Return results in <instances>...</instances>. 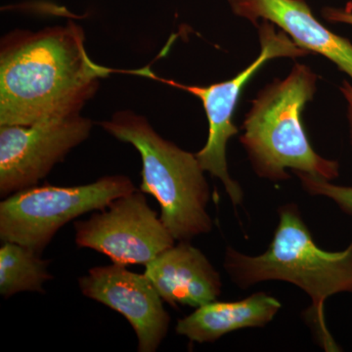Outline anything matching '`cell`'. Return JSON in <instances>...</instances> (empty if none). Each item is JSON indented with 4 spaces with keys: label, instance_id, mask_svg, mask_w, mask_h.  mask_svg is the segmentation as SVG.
<instances>
[{
    "label": "cell",
    "instance_id": "obj_1",
    "mask_svg": "<svg viewBox=\"0 0 352 352\" xmlns=\"http://www.w3.org/2000/svg\"><path fill=\"white\" fill-rule=\"evenodd\" d=\"M115 72L89 57L75 23L9 32L0 43V126L80 113Z\"/></svg>",
    "mask_w": 352,
    "mask_h": 352
},
{
    "label": "cell",
    "instance_id": "obj_2",
    "mask_svg": "<svg viewBox=\"0 0 352 352\" xmlns=\"http://www.w3.org/2000/svg\"><path fill=\"white\" fill-rule=\"evenodd\" d=\"M224 268L239 288L278 280L296 285L311 300L319 337L328 351H338L324 318V305L330 296L352 293V242L340 252L324 251L296 205L279 208V222L272 242L263 254L247 256L227 248Z\"/></svg>",
    "mask_w": 352,
    "mask_h": 352
},
{
    "label": "cell",
    "instance_id": "obj_3",
    "mask_svg": "<svg viewBox=\"0 0 352 352\" xmlns=\"http://www.w3.org/2000/svg\"><path fill=\"white\" fill-rule=\"evenodd\" d=\"M317 82L318 76L309 67L296 64L288 76L266 85L252 100L240 141L259 177L287 180V170L329 182L339 176V163L314 151L302 124Z\"/></svg>",
    "mask_w": 352,
    "mask_h": 352
},
{
    "label": "cell",
    "instance_id": "obj_4",
    "mask_svg": "<svg viewBox=\"0 0 352 352\" xmlns=\"http://www.w3.org/2000/svg\"><path fill=\"white\" fill-rule=\"evenodd\" d=\"M99 124L140 154V190L156 199L160 217L175 241H190L212 231L207 210L210 187L196 154L162 138L145 117L132 111H119Z\"/></svg>",
    "mask_w": 352,
    "mask_h": 352
},
{
    "label": "cell",
    "instance_id": "obj_5",
    "mask_svg": "<svg viewBox=\"0 0 352 352\" xmlns=\"http://www.w3.org/2000/svg\"><path fill=\"white\" fill-rule=\"evenodd\" d=\"M126 175L103 176L78 186H32L0 203V239L18 243L38 254L58 231L80 215L102 210L116 199L136 191Z\"/></svg>",
    "mask_w": 352,
    "mask_h": 352
},
{
    "label": "cell",
    "instance_id": "obj_6",
    "mask_svg": "<svg viewBox=\"0 0 352 352\" xmlns=\"http://www.w3.org/2000/svg\"><path fill=\"white\" fill-rule=\"evenodd\" d=\"M258 30L261 53L258 58L231 80L214 83L208 87L187 85L166 80L155 75L149 68L140 69L139 76H148L170 87L184 90L200 99L208 122V140L196 153L197 159L204 171L219 178L223 184L227 195L234 206L241 205L244 193L239 183L235 182L228 171L226 148L229 139L237 135L239 129L234 124L233 118L245 85L268 61L276 58L305 57L311 54L303 50L283 31H276L275 25L263 20L256 25Z\"/></svg>",
    "mask_w": 352,
    "mask_h": 352
},
{
    "label": "cell",
    "instance_id": "obj_7",
    "mask_svg": "<svg viewBox=\"0 0 352 352\" xmlns=\"http://www.w3.org/2000/svg\"><path fill=\"white\" fill-rule=\"evenodd\" d=\"M94 122L80 113L30 124L0 126V196L36 186L87 140Z\"/></svg>",
    "mask_w": 352,
    "mask_h": 352
},
{
    "label": "cell",
    "instance_id": "obj_8",
    "mask_svg": "<svg viewBox=\"0 0 352 352\" xmlns=\"http://www.w3.org/2000/svg\"><path fill=\"white\" fill-rule=\"evenodd\" d=\"M141 190L116 199L90 219L76 221V244L105 254L113 263L146 265L175 239Z\"/></svg>",
    "mask_w": 352,
    "mask_h": 352
},
{
    "label": "cell",
    "instance_id": "obj_9",
    "mask_svg": "<svg viewBox=\"0 0 352 352\" xmlns=\"http://www.w3.org/2000/svg\"><path fill=\"white\" fill-rule=\"evenodd\" d=\"M82 295L119 312L138 337L139 352H155L168 327L170 314L164 300L145 274L131 272L126 265L97 266L78 279Z\"/></svg>",
    "mask_w": 352,
    "mask_h": 352
},
{
    "label": "cell",
    "instance_id": "obj_10",
    "mask_svg": "<svg viewBox=\"0 0 352 352\" xmlns=\"http://www.w3.org/2000/svg\"><path fill=\"white\" fill-rule=\"evenodd\" d=\"M235 15L251 21H270L303 50L327 58L352 80V43L315 18L305 0H228Z\"/></svg>",
    "mask_w": 352,
    "mask_h": 352
},
{
    "label": "cell",
    "instance_id": "obj_11",
    "mask_svg": "<svg viewBox=\"0 0 352 352\" xmlns=\"http://www.w3.org/2000/svg\"><path fill=\"white\" fill-rule=\"evenodd\" d=\"M144 274L164 302L173 307H200L221 294L219 273L189 241H179L146 264Z\"/></svg>",
    "mask_w": 352,
    "mask_h": 352
},
{
    "label": "cell",
    "instance_id": "obj_12",
    "mask_svg": "<svg viewBox=\"0 0 352 352\" xmlns=\"http://www.w3.org/2000/svg\"><path fill=\"white\" fill-rule=\"evenodd\" d=\"M280 308L279 300L263 292L236 302L214 300L179 319L175 331L191 342H212L240 329L264 327Z\"/></svg>",
    "mask_w": 352,
    "mask_h": 352
},
{
    "label": "cell",
    "instance_id": "obj_13",
    "mask_svg": "<svg viewBox=\"0 0 352 352\" xmlns=\"http://www.w3.org/2000/svg\"><path fill=\"white\" fill-rule=\"evenodd\" d=\"M50 261L18 243L4 241L0 248V295L8 298L22 292L44 294L43 284L53 276Z\"/></svg>",
    "mask_w": 352,
    "mask_h": 352
},
{
    "label": "cell",
    "instance_id": "obj_14",
    "mask_svg": "<svg viewBox=\"0 0 352 352\" xmlns=\"http://www.w3.org/2000/svg\"><path fill=\"white\" fill-rule=\"evenodd\" d=\"M302 182V186L310 195L323 196L332 200L344 212L352 217V187L339 186L332 184L329 180L296 173Z\"/></svg>",
    "mask_w": 352,
    "mask_h": 352
},
{
    "label": "cell",
    "instance_id": "obj_15",
    "mask_svg": "<svg viewBox=\"0 0 352 352\" xmlns=\"http://www.w3.org/2000/svg\"><path fill=\"white\" fill-rule=\"evenodd\" d=\"M322 16L328 22L352 25V10L349 8L325 7L322 10Z\"/></svg>",
    "mask_w": 352,
    "mask_h": 352
},
{
    "label": "cell",
    "instance_id": "obj_16",
    "mask_svg": "<svg viewBox=\"0 0 352 352\" xmlns=\"http://www.w3.org/2000/svg\"><path fill=\"white\" fill-rule=\"evenodd\" d=\"M342 96L346 99L347 105V119L349 124V133H351V140L352 143V85L346 80L342 82L340 87Z\"/></svg>",
    "mask_w": 352,
    "mask_h": 352
}]
</instances>
